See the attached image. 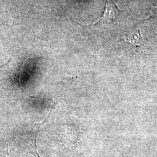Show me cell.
Wrapping results in <instances>:
<instances>
[{
	"label": "cell",
	"instance_id": "1",
	"mask_svg": "<svg viewBox=\"0 0 157 157\" xmlns=\"http://www.w3.org/2000/svg\"><path fill=\"white\" fill-rule=\"evenodd\" d=\"M120 11L113 1V0H107L105 10L98 22L102 23H109L115 21L119 15Z\"/></svg>",
	"mask_w": 157,
	"mask_h": 157
}]
</instances>
